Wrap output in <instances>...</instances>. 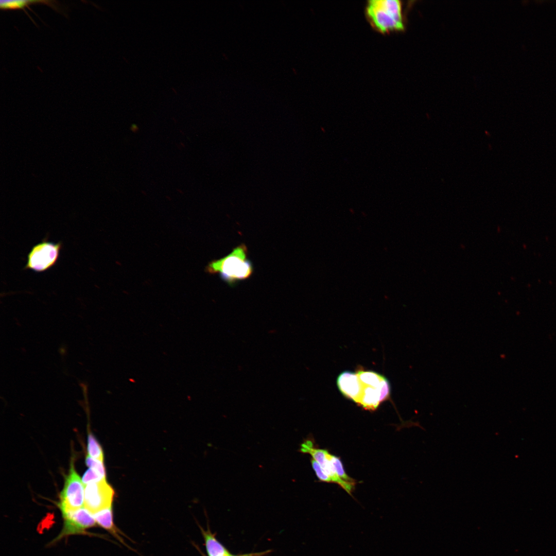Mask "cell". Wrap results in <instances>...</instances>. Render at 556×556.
<instances>
[{
  "label": "cell",
  "mask_w": 556,
  "mask_h": 556,
  "mask_svg": "<svg viewBox=\"0 0 556 556\" xmlns=\"http://www.w3.org/2000/svg\"><path fill=\"white\" fill-rule=\"evenodd\" d=\"M206 271L218 274L220 279L230 286L249 279L254 271L253 265L248 257V248L240 244L226 256L211 262Z\"/></svg>",
  "instance_id": "1"
},
{
  "label": "cell",
  "mask_w": 556,
  "mask_h": 556,
  "mask_svg": "<svg viewBox=\"0 0 556 556\" xmlns=\"http://www.w3.org/2000/svg\"><path fill=\"white\" fill-rule=\"evenodd\" d=\"M61 513L63 518L62 530L51 544L70 535L86 534L88 529L96 524L93 514L84 506L62 511Z\"/></svg>",
  "instance_id": "2"
},
{
  "label": "cell",
  "mask_w": 556,
  "mask_h": 556,
  "mask_svg": "<svg viewBox=\"0 0 556 556\" xmlns=\"http://www.w3.org/2000/svg\"><path fill=\"white\" fill-rule=\"evenodd\" d=\"M62 247L57 243L44 240L33 246L27 255L25 269L42 272L52 267L57 262Z\"/></svg>",
  "instance_id": "3"
},
{
  "label": "cell",
  "mask_w": 556,
  "mask_h": 556,
  "mask_svg": "<svg viewBox=\"0 0 556 556\" xmlns=\"http://www.w3.org/2000/svg\"><path fill=\"white\" fill-rule=\"evenodd\" d=\"M61 512L76 510L84 506V486L75 471L73 462L66 476L58 504Z\"/></svg>",
  "instance_id": "4"
},
{
  "label": "cell",
  "mask_w": 556,
  "mask_h": 556,
  "mask_svg": "<svg viewBox=\"0 0 556 556\" xmlns=\"http://www.w3.org/2000/svg\"><path fill=\"white\" fill-rule=\"evenodd\" d=\"M366 14L371 25L382 33L403 30V19L397 18L384 8L378 0L368 2Z\"/></svg>",
  "instance_id": "5"
},
{
  "label": "cell",
  "mask_w": 556,
  "mask_h": 556,
  "mask_svg": "<svg viewBox=\"0 0 556 556\" xmlns=\"http://www.w3.org/2000/svg\"><path fill=\"white\" fill-rule=\"evenodd\" d=\"M84 485V507L92 513L112 506L115 493L106 480Z\"/></svg>",
  "instance_id": "6"
},
{
  "label": "cell",
  "mask_w": 556,
  "mask_h": 556,
  "mask_svg": "<svg viewBox=\"0 0 556 556\" xmlns=\"http://www.w3.org/2000/svg\"><path fill=\"white\" fill-rule=\"evenodd\" d=\"M337 384L339 390L346 398L357 403L359 398L361 386L356 373L344 371L338 376Z\"/></svg>",
  "instance_id": "7"
},
{
  "label": "cell",
  "mask_w": 556,
  "mask_h": 556,
  "mask_svg": "<svg viewBox=\"0 0 556 556\" xmlns=\"http://www.w3.org/2000/svg\"><path fill=\"white\" fill-rule=\"evenodd\" d=\"M207 556H229L231 553L212 533L209 528L205 530L200 527Z\"/></svg>",
  "instance_id": "8"
},
{
  "label": "cell",
  "mask_w": 556,
  "mask_h": 556,
  "mask_svg": "<svg viewBox=\"0 0 556 556\" xmlns=\"http://www.w3.org/2000/svg\"><path fill=\"white\" fill-rule=\"evenodd\" d=\"M96 524L108 531L111 532L117 538L121 541L119 531L113 522L112 506L100 510L93 513Z\"/></svg>",
  "instance_id": "9"
},
{
  "label": "cell",
  "mask_w": 556,
  "mask_h": 556,
  "mask_svg": "<svg viewBox=\"0 0 556 556\" xmlns=\"http://www.w3.org/2000/svg\"><path fill=\"white\" fill-rule=\"evenodd\" d=\"M356 373L362 384L374 387H378L385 377L372 371L358 370Z\"/></svg>",
  "instance_id": "10"
},
{
  "label": "cell",
  "mask_w": 556,
  "mask_h": 556,
  "mask_svg": "<svg viewBox=\"0 0 556 556\" xmlns=\"http://www.w3.org/2000/svg\"><path fill=\"white\" fill-rule=\"evenodd\" d=\"M327 456V458L332 463L337 476L343 481L350 484L355 485L356 482L355 480L350 477L345 472L340 459L335 455L330 454L329 452L328 453Z\"/></svg>",
  "instance_id": "11"
},
{
  "label": "cell",
  "mask_w": 556,
  "mask_h": 556,
  "mask_svg": "<svg viewBox=\"0 0 556 556\" xmlns=\"http://www.w3.org/2000/svg\"><path fill=\"white\" fill-rule=\"evenodd\" d=\"M88 453L92 458L103 461V454L102 448L95 438L89 433L88 437Z\"/></svg>",
  "instance_id": "12"
},
{
  "label": "cell",
  "mask_w": 556,
  "mask_h": 556,
  "mask_svg": "<svg viewBox=\"0 0 556 556\" xmlns=\"http://www.w3.org/2000/svg\"><path fill=\"white\" fill-rule=\"evenodd\" d=\"M85 463L90 468L96 471L101 476L106 478V473L103 461L95 459L89 455H87L85 458Z\"/></svg>",
  "instance_id": "13"
},
{
  "label": "cell",
  "mask_w": 556,
  "mask_h": 556,
  "mask_svg": "<svg viewBox=\"0 0 556 556\" xmlns=\"http://www.w3.org/2000/svg\"><path fill=\"white\" fill-rule=\"evenodd\" d=\"M106 480L96 471L92 468L88 469L84 474L82 481L84 485L93 482H99Z\"/></svg>",
  "instance_id": "14"
},
{
  "label": "cell",
  "mask_w": 556,
  "mask_h": 556,
  "mask_svg": "<svg viewBox=\"0 0 556 556\" xmlns=\"http://www.w3.org/2000/svg\"><path fill=\"white\" fill-rule=\"evenodd\" d=\"M311 465L318 479L323 482H333L331 478L324 471L322 466L314 459L311 460Z\"/></svg>",
  "instance_id": "15"
},
{
  "label": "cell",
  "mask_w": 556,
  "mask_h": 556,
  "mask_svg": "<svg viewBox=\"0 0 556 556\" xmlns=\"http://www.w3.org/2000/svg\"><path fill=\"white\" fill-rule=\"evenodd\" d=\"M271 552V550H266V551L259 552H254V553H250L245 554L244 556H265V555H267L268 554H269Z\"/></svg>",
  "instance_id": "16"
},
{
  "label": "cell",
  "mask_w": 556,
  "mask_h": 556,
  "mask_svg": "<svg viewBox=\"0 0 556 556\" xmlns=\"http://www.w3.org/2000/svg\"><path fill=\"white\" fill-rule=\"evenodd\" d=\"M229 556H244V554H241V555H232V554H230V555H229Z\"/></svg>",
  "instance_id": "17"
}]
</instances>
